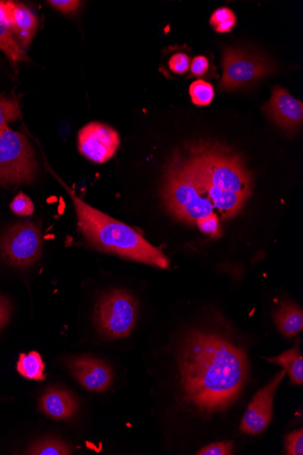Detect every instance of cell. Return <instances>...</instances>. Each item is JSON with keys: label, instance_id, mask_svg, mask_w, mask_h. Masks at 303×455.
I'll return each instance as SVG.
<instances>
[{"label": "cell", "instance_id": "15", "mask_svg": "<svg viewBox=\"0 0 303 455\" xmlns=\"http://www.w3.org/2000/svg\"><path fill=\"white\" fill-rule=\"evenodd\" d=\"M0 51H2L13 66L20 62L30 61L23 48L20 46L11 28L7 14L0 2Z\"/></svg>", "mask_w": 303, "mask_h": 455}, {"label": "cell", "instance_id": "14", "mask_svg": "<svg viewBox=\"0 0 303 455\" xmlns=\"http://www.w3.org/2000/svg\"><path fill=\"white\" fill-rule=\"evenodd\" d=\"M40 408L48 417L56 420L72 418L77 411L75 397L67 390L52 387L43 395Z\"/></svg>", "mask_w": 303, "mask_h": 455}, {"label": "cell", "instance_id": "5", "mask_svg": "<svg viewBox=\"0 0 303 455\" xmlns=\"http://www.w3.org/2000/svg\"><path fill=\"white\" fill-rule=\"evenodd\" d=\"M37 171V161L27 138L8 126L0 130V186L30 184Z\"/></svg>", "mask_w": 303, "mask_h": 455}, {"label": "cell", "instance_id": "20", "mask_svg": "<svg viewBox=\"0 0 303 455\" xmlns=\"http://www.w3.org/2000/svg\"><path fill=\"white\" fill-rule=\"evenodd\" d=\"M210 24L216 32H231L236 25V16L228 8L216 10L211 16Z\"/></svg>", "mask_w": 303, "mask_h": 455}, {"label": "cell", "instance_id": "25", "mask_svg": "<svg viewBox=\"0 0 303 455\" xmlns=\"http://www.w3.org/2000/svg\"><path fill=\"white\" fill-rule=\"evenodd\" d=\"M234 443L231 441H219L211 443L202 447L196 454L198 455H231L233 454Z\"/></svg>", "mask_w": 303, "mask_h": 455}, {"label": "cell", "instance_id": "13", "mask_svg": "<svg viewBox=\"0 0 303 455\" xmlns=\"http://www.w3.org/2000/svg\"><path fill=\"white\" fill-rule=\"evenodd\" d=\"M3 6L18 44L25 50L36 32V17L21 3L3 2Z\"/></svg>", "mask_w": 303, "mask_h": 455}, {"label": "cell", "instance_id": "21", "mask_svg": "<svg viewBox=\"0 0 303 455\" xmlns=\"http://www.w3.org/2000/svg\"><path fill=\"white\" fill-rule=\"evenodd\" d=\"M192 101L195 105L205 107L211 103L214 97V91L210 83L203 80H196L192 83L189 89Z\"/></svg>", "mask_w": 303, "mask_h": 455}, {"label": "cell", "instance_id": "8", "mask_svg": "<svg viewBox=\"0 0 303 455\" xmlns=\"http://www.w3.org/2000/svg\"><path fill=\"white\" fill-rule=\"evenodd\" d=\"M0 252L11 266H31L39 259L42 252V235L39 228L29 221L13 225L0 239Z\"/></svg>", "mask_w": 303, "mask_h": 455}, {"label": "cell", "instance_id": "27", "mask_svg": "<svg viewBox=\"0 0 303 455\" xmlns=\"http://www.w3.org/2000/svg\"><path fill=\"white\" fill-rule=\"evenodd\" d=\"M190 58L186 53H177L171 57L168 65L171 71L182 75L189 70Z\"/></svg>", "mask_w": 303, "mask_h": 455}, {"label": "cell", "instance_id": "18", "mask_svg": "<svg viewBox=\"0 0 303 455\" xmlns=\"http://www.w3.org/2000/svg\"><path fill=\"white\" fill-rule=\"evenodd\" d=\"M17 370L20 376L30 380L43 381L46 379L45 363L35 351L20 355Z\"/></svg>", "mask_w": 303, "mask_h": 455}, {"label": "cell", "instance_id": "4", "mask_svg": "<svg viewBox=\"0 0 303 455\" xmlns=\"http://www.w3.org/2000/svg\"><path fill=\"white\" fill-rule=\"evenodd\" d=\"M162 199L167 212L176 220L195 225L215 212L209 198L200 189L185 158L174 157L165 170Z\"/></svg>", "mask_w": 303, "mask_h": 455}, {"label": "cell", "instance_id": "26", "mask_svg": "<svg viewBox=\"0 0 303 455\" xmlns=\"http://www.w3.org/2000/svg\"><path fill=\"white\" fill-rule=\"evenodd\" d=\"M285 452L289 455H302L303 454V432L299 429L290 433L285 437L284 442Z\"/></svg>", "mask_w": 303, "mask_h": 455}, {"label": "cell", "instance_id": "29", "mask_svg": "<svg viewBox=\"0 0 303 455\" xmlns=\"http://www.w3.org/2000/svg\"><path fill=\"white\" fill-rule=\"evenodd\" d=\"M194 76H201L206 74L209 69V60L204 56H198L194 59L190 67Z\"/></svg>", "mask_w": 303, "mask_h": 455}, {"label": "cell", "instance_id": "16", "mask_svg": "<svg viewBox=\"0 0 303 455\" xmlns=\"http://www.w3.org/2000/svg\"><path fill=\"white\" fill-rule=\"evenodd\" d=\"M275 322L284 337L293 338L303 329L302 309L293 303H282L275 314Z\"/></svg>", "mask_w": 303, "mask_h": 455}, {"label": "cell", "instance_id": "28", "mask_svg": "<svg viewBox=\"0 0 303 455\" xmlns=\"http://www.w3.org/2000/svg\"><path fill=\"white\" fill-rule=\"evenodd\" d=\"M48 4L65 14H75L82 6V3L78 2V0H52Z\"/></svg>", "mask_w": 303, "mask_h": 455}, {"label": "cell", "instance_id": "12", "mask_svg": "<svg viewBox=\"0 0 303 455\" xmlns=\"http://www.w3.org/2000/svg\"><path fill=\"white\" fill-rule=\"evenodd\" d=\"M265 111L276 125L284 131L293 132L301 126L303 105L283 88L274 89Z\"/></svg>", "mask_w": 303, "mask_h": 455}, {"label": "cell", "instance_id": "22", "mask_svg": "<svg viewBox=\"0 0 303 455\" xmlns=\"http://www.w3.org/2000/svg\"><path fill=\"white\" fill-rule=\"evenodd\" d=\"M20 117L19 103L14 99L0 95V130Z\"/></svg>", "mask_w": 303, "mask_h": 455}, {"label": "cell", "instance_id": "6", "mask_svg": "<svg viewBox=\"0 0 303 455\" xmlns=\"http://www.w3.org/2000/svg\"><path fill=\"white\" fill-rule=\"evenodd\" d=\"M139 315L140 306L137 299L122 289H115L99 299L95 322L104 337L116 340L132 334Z\"/></svg>", "mask_w": 303, "mask_h": 455}, {"label": "cell", "instance_id": "3", "mask_svg": "<svg viewBox=\"0 0 303 455\" xmlns=\"http://www.w3.org/2000/svg\"><path fill=\"white\" fill-rule=\"evenodd\" d=\"M75 205L77 225L84 237L97 250L162 269L170 266L159 248L132 227L116 220L84 202L64 183Z\"/></svg>", "mask_w": 303, "mask_h": 455}, {"label": "cell", "instance_id": "30", "mask_svg": "<svg viewBox=\"0 0 303 455\" xmlns=\"http://www.w3.org/2000/svg\"><path fill=\"white\" fill-rule=\"evenodd\" d=\"M11 305L7 299L0 296V331L9 323L11 316Z\"/></svg>", "mask_w": 303, "mask_h": 455}, {"label": "cell", "instance_id": "23", "mask_svg": "<svg viewBox=\"0 0 303 455\" xmlns=\"http://www.w3.org/2000/svg\"><path fill=\"white\" fill-rule=\"evenodd\" d=\"M12 211L18 216L28 217L34 213V204L30 197L23 193L19 194L11 204Z\"/></svg>", "mask_w": 303, "mask_h": 455}, {"label": "cell", "instance_id": "10", "mask_svg": "<svg viewBox=\"0 0 303 455\" xmlns=\"http://www.w3.org/2000/svg\"><path fill=\"white\" fill-rule=\"evenodd\" d=\"M120 145L117 132L104 123L92 122L78 133V149L86 158L103 164L111 159Z\"/></svg>", "mask_w": 303, "mask_h": 455}, {"label": "cell", "instance_id": "9", "mask_svg": "<svg viewBox=\"0 0 303 455\" xmlns=\"http://www.w3.org/2000/svg\"><path fill=\"white\" fill-rule=\"evenodd\" d=\"M285 376L286 371L283 369L267 386L255 394L243 417L240 426L242 434L256 435L267 430L273 418L276 392Z\"/></svg>", "mask_w": 303, "mask_h": 455}, {"label": "cell", "instance_id": "1", "mask_svg": "<svg viewBox=\"0 0 303 455\" xmlns=\"http://www.w3.org/2000/svg\"><path fill=\"white\" fill-rule=\"evenodd\" d=\"M246 351L227 335L193 328L182 336L177 355L182 407L201 419L228 411L249 379Z\"/></svg>", "mask_w": 303, "mask_h": 455}, {"label": "cell", "instance_id": "17", "mask_svg": "<svg viewBox=\"0 0 303 455\" xmlns=\"http://www.w3.org/2000/svg\"><path fill=\"white\" fill-rule=\"evenodd\" d=\"M269 363L282 366L294 385H302L303 383V358L300 352L299 341L297 340L295 346L283 352L280 355L272 358H267Z\"/></svg>", "mask_w": 303, "mask_h": 455}, {"label": "cell", "instance_id": "2", "mask_svg": "<svg viewBox=\"0 0 303 455\" xmlns=\"http://www.w3.org/2000/svg\"><path fill=\"white\" fill-rule=\"evenodd\" d=\"M200 189L224 220L239 214L252 190V180L239 155L219 145L203 144L186 157Z\"/></svg>", "mask_w": 303, "mask_h": 455}, {"label": "cell", "instance_id": "11", "mask_svg": "<svg viewBox=\"0 0 303 455\" xmlns=\"http://www.w3.org/2000/svg\"><path fill=\"white\" fill-rule=\"evenodd\" d=\"M68 368L74 378L86 390L103 392L114 381V371L110 365L97 358L75 357L68 362Z\"/></svg>", "mask_w": 303, "mask_h": 455}, {"label": "cell", "instance_id": "24", "mask_svg": "<svg viewBox=\"0 0 303 455\" xmlns=\"http://www.w3.org/2000/svg\"><path fill=\"white\" fill-rule=\"evenodd\" d=\"M197 228L204 235L219 238L222 235V227L219 215H212L196 224Z\"/></svg>", "mask_w": 303, "mask_h": 455}, {"label": "cell", "instance_id": "19", "mask_svg": "<svg viewBox=\"0 0 303 455\" xmlns=\"http://www.w3.org/2000/svg\"><path fill=\"white\" fill-rule=\"evenodd\" d=\"M71 452V448L65 442L57 439L38 441L27 451L28 454L36 455H65Z\"/></svg>", "mask_w": 303, "mask_h": 455}, {"label": "cell", "instance_id": "7", "mask_svg": "<svg viewBox=\"0 0 303 455\" xmlns=\"http://www.w3.org/2000/svg\"><path fill=\"white\" fill-rule=\"evenodd\" d=\"M223 69L220 90L235 92L253 86L271 75L274 67L262 55L242 49L227 48L223 54Z\"/></svg>", "mask_w": 303, "mask_h": 455}]
</instances>
